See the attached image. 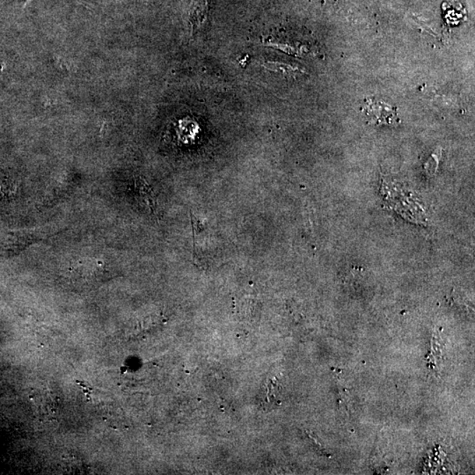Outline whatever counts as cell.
I'll list each match as a JSON object with an SVG mask.
<instances>
[{"mask_svg":"<svg viewBox=\"0 0 475 475\" xmlns=\"http://www.w3.org/2000/svg\"><path fill=\"white\" fill-rule=\"evenodd\" d=\"M364 111L368 121L374 125H394L397 120L396 109L384 101L368 100Z\"/></svg>","mask_w":475,"mask_h":475,"instance_id":"1","label":"cell"},{"mask_svg":"<svg viewBox=\"0 0 475 475\" xmlns=\"http://www.w3.org/2000/svg\"><path fill=\"white\" fill-rule=\"evenodd\" d=\"M209 13L207 0H192L189 11V23L191 31H195L205 23Z\"/></svg>","mask_w":475,"mask_h":475,"instance_id":"2","label":"cell"},{"mask_svg":"<svg viewBox=\"0 0 475 475\" xmlns=\"http://www.w3.org/2000/svg\"><path fill=\"white\" fill-rule=\"evenodd\" d=\"M262 66L267 70H272V72L287 73L291 74V75H295L296 72H299V70L296 68L295 66L279 62L267 61L262 63Z\"/></svg>","mask_w":475,"mask_h":475,"instance_id":"3","label":"cell"},{"mask_svg":"<svg viewBox=\"0 0 475 475\" xmlns=\"http://www.w3.org/2000/svg\"><path fill=\"white\" fill-rule=\"evenodd\" d=\"M438 153L433 154L432 157L429 158L428 163L425 165V168L427 169L429 174H433V172H436V168H438Z\"/></svg>","mask_w":475,"mask_h":475,"instance_id":"4","label":"cell"},{"mask_svg":"<svg viewBox=\"0 0 475 475\" xmlns=\"http://www.w3.org/2000/svg\"><path fill=\"white\" fill-rule=\"evenodd\" d=\"M30 0H27V3H28V2H30Z\"/></svg>","mask_w":475,"mask_h":475,"instance_id":"5","label":"cell"}]
</instances>
